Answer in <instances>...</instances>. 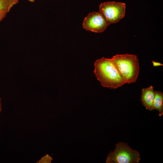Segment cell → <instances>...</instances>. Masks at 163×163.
Here are the masks:
<instances>
[{
  "label": "cell",
  "mask_w": 163,
  "mask_h": 163,
  "mask_svg": "<svg viewBox=\"0 0 163 163\" xmlns=\"http://www.w3.org/2000/svg\"><path fill=\"white\" fill-rule=\"evenodd\" d=\"M112 58L126 83L130 84L136 82L139 72L137 56L128 54H117Z\"/></svg>",
  "instance_id": "7a4b0ae2"
},
{
  "label": "cell",
  "mask_w": 163,
  "mask_h": 163,
  "mask_svg": "<svg viewBox=\"0 0 163 163\" xmlns=\"http://www.w3.org/2000/svg\"><path fill=\"white\" fill-rule=\"evenodd\" d=\"M7 13L0 12V22L6 17Z\"/></svg>",
  "instance_id": "30bf717a"
},
{
  "label": "cell",
  "mask_w": 163,
  "mask_h": 163,
  "mask_svg": "<svg viewBox=\"0 0 163 163\" xmlns=\"http://www.w3.org/2000/svg\"><path fill=\"white\" fill-rule=\"evenodd\" d=\"M2 106L1 104V99L0 97V113L2 111Z\"/></svg>",
  "instance_id": "7c38bea8"
},
{
  "label": "cell",
  "mask_w": 163,
  "mask_h": 163,
  "mask_svg": "<svg viewBox=\"0 0 163 163\" xmlns=\"http://www.w3.org/2000/svg\"><path fill=\"white\" fill-rule=\"evenodd\" d=\"M110 24L99 11H94L89 13L85 18L82 26L86 30L101 33Z\"/></svg>",
  "instance_id": "5b68a950"
},
{
  "label": "cell",
  "mask_w": 163,
  "mask_h": 163,
  "mask_svg": "<svg viewBox=\"0 0 163 163\" xmlns=\"http://www.w3.org/2000/svg\"><path fill=\"white\" fill-rule=\"evenodd\" d=\"M153 108L158 111L159 116L163 115V93L160 91H155Z\"/></svg>",
  "instance_id": "52a82bcc"
},
{
  "label": "cell",
  "mask_w": 163,
  "mask_h": 163,
  "mask_svg": "<svg viewBox=\"0 0 163 163\" xmlns=\"http://www.w3.org/2000/svg\"><path fill=\"white\" fill-rule=\"evenodd\" d=\"M94 67V75L103 87L116 89L126 84L112 58L103 57L97 59Z\"/></svg>",
  "instance_id": "6da1fadb"
},
{
  "label": "cell",
  "mask_w": 163,
  "mask_h": 163,
  "mask_svg": "<svg viewBox=\"0 0 163 163\" xmlns=\"http://www.w3.org/2000/svg\"><path fill=\"white\" fill-rule=\"evenodd\" d=\"M155 96V91L152 86L142 89L140 100L146 109L149 110H154L153 102Z\"/></svg>",
  "instance_id": "8992f818"
},
{
  "label": "cell",
  "mask_w": 163,
  "mask_h": 163,
  "mask_svg": "<svg viewBox=\"0 0 163 163\" xmlns=\"http://www.w3.org/2000/svg\"><path fill=\"white\" fill-rule=\"evenodd\" d=\"M125 3L114 1L107 2L100 4L99 11L110 24L116 23L125 15Z\"/></svg>",
  "instance_id": "277c9868"
},
{
  "label": "cell",
  "mask_w": 163,
  "mask_h": 163,
  "mask_svg": "<svg viewBox=\"0 0 163 163\" xmlns=\"http://www.w3.org/2000/svg\"><path fill=\"white\" fill-rule=\"evenodd\" d=\"M52 158L48 154L43 157L40 161L41 163H51Z\"/></svg>",
  "instance_id": "9c48e42d"
},
{
  "label": "cell",
  "mask_w": 163,
  "mask_h": 163,
  "mask_svg": "<svg viewBox=\"0 0 163 163\" xmlns=\"http://www.w3.org/2000/svg\"><path fill=\"white\" fill-rule=\"evenodd\" d=\"M27 0L28 1L30 2H34L36 0Z\"/></svg>",
  "instance_id": "4fadbf2b"
},
{
  "label": "cell",
  "mask_w": 163,
  "mask_h": 163,
  "mask_svg": "<svg viewBox=\"0 0 163 163\" xmlns=\"http://www.w3.org/2000/svg\"><path fill=\"white\" fill-rule=\"evenodd\" d=\"M141 159L140 154L132 149L127 143L119 142L116 144L114 150L108 155L107 163H137Z\"/></svg>",
  "instance_id": "3957f363"
},
{
  "label": "cell",
  "mask_w": 163,
  "mask_h": 163,
  "mask_svg": "<svg viewBox=\"0 0 163 163\" xmlns=\"http://www.w3.org/2000/svg\"><path fill=\"white\" fill-rule=\"evenodd\" d=\"M152 62L153 66L154 67L163 66V64H161L159 62H156L154 61H152Z\"/></svg>",
  "instance_id": "8fae6325"
},
{
  "label": "cell",
  "mask_w": 163,
  "mask_h": 163,
  "mask_svg": "<svg viewBox=\"0 0 163 163\" xmlns=\"http://www.w3.org/2000/svg\"><path fill=\"white\" fill-rule=\"evenodd\" d=\"M18 2V0H0V12L8 13Z\"/></svg>",
  "instance_id": "ba28073f"
}]
</instances>
